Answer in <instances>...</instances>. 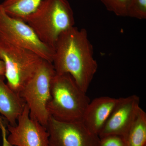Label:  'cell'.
Instances as JSON below:
<instances>
[{"mask_svg":"<svg viewBox=\"0 0 146 146\" xmlns=\"http://www.w3.org/2000/svg\"><path fill=\"white\" fill-rule=\"evenodd\" d=\"M52 63L56 74L70 75L86 93L98 65L85 29L74 27L60 35L55 46Z\"/></svg>","mask_w":146,"mask_h":146,"instance_id":"1","label":"cell"},{"mask_svg":"<svg viewBox=\"0 0 146 146\" xmlns=\"http://www.w3.org/2000/svg\"><path fill=\"white\" fill-rule=\"evenodd\" d=\"M109 11L119 16H126L129 0H101Z\"/></svg>","mask_w":146,"mask_h":146,"instance_id":"15","label":"cell"},{"mask_svg":"<svg viewBox=\"0 0 146 146\" xmlns=\"http://www.w3.org/2000/svg\"><path fill=\"white\" fill-rule=\"evenodd\" d=\"M0 58L5 65L7 84L18 94L44 60L32 51L1 41Z\"/></svg>","mask_w":146,"mask_h":146,"instance_id":"5","label":"cell"},{"mask_svg":"<svg viewBox=\"0 0 146 146\" xmlns=\"http://www.w3.org/2000/svg\"><path fill=\"white\" fill-rule=\"evenodd\" d=\"M90 102L86 92L79 87L70 75L56 74L47 106L50 117L63 121H82Z\"/></svg>","mask_w":146,"mask_h":146,"instance_id":"3","label":"cell"},{"mask_svg":"<svg viewBox=\"0 0 146 146\" xmlns=\"http://www.w3.org/2000/svg\"><path fill=\"white\" fill-rule=\"evenodd\" d=\"M119 99L103 96L90 102L82 121L91 132L99 136Z\"/></svg>","mask_w":146,"mask_h":146,"instance_id":"10","label":"cell"},{"mask_svg":"<svg viewBox=\"0 0 146 146\" xmlns=\"http://www.w3.org/2000/svg\"><path fill=\"white\" fill-rule=\"evenodd\" d=\"M126 16L143 20L146 18V0H129Z\"/></svg>","mask_w":146,"mask_h":146,"instance_id":"14","label":"cell"},{"mask_svg":"<svg viewBox=\"0 0 146 146\" xmlns=\"http://www.w3.org/2000/svg\"><path fill=\"white\" fill-rule=\"evenodd\" d=\"M9 132L7 140L14 146H50L46 129L31 118L26 104L17 123L12 126L7 123Z\"/></svg>","mask_w":146,"mask_h":146,"instance_id":"8","label":"cell"},{"mask_svg":"<svg viewBox=\"0 0 146 146\" xmlns=\"http://www.w3.org/2000/svg\"><path fill=\"white\" fill-rule=\"evenodd\" d=\"M46 128L50 146H99V136L82 121H63L50 117Z\"/></svg>","mask_w":146,"mask_h":146,"instance_id":"7","label":"cell"},{"mask_svg":"<svg viewBox=\"0 0 146 146\" xmlns=\"http://www.w3.org/2000/svg\"><path fill=\"white\" fill-rule=\"evenodd\" d=\"M5 65L3 61L0 58V77H5Z\"/></svg>","mask_w":146,"mask_h":146,"instance_id":"18","label":"cell"},{"mask_svg":"<svg viewBox=\"0 0 146 146\" xmlns=\"http://www.w3.org/2000/svg\"><path fill=\"white\" fill-rule=\"evenodd\" d=\"M99 146H128V145L125 137L111 134L100 138Z\"/></svg>","mask_w":146,"mask_h":146,"instance_id":"16","label":"cell"},{"mask_svg":"<svg viewBox=\"0 0 146 146\" xmlns=\"http://www.w3.org/2000/svg\"><path fill=\"white\" fill-rule=\"evenodd\" d=\"M0 41L30 50L44 60L52 63L54 50L43 44L24 21L6 13L1 3Z\"/></svg>","mask_w":146,"mask_h":146,"instance_id":"6","label":"cell"},{"mask_svg":"<svg viewBox=\"0 0 146 146\" xmlns=\"http://www.w3.org/2000/svg\"><path fill=\"white\" fill-rule=\"evenodd\" d=\"M4 78V77H0V114L8 124L14 126L23 111L26 103L19 94L5 83Z\"/></svg>","mask_w":146,"mask_h":146,"instance_id":"11","label":"cell"},{"mask_svg":"<svg viewBox=\"0 0 146 146\" xmlns=\"http://www.w3.org/2000/svg\"><path fill=\"white\" fill-rule=\"evenodd\" d=\"M128 146H146V113L139 108L126 137Z\"/></svg>","mask_w":146,"mask_h":146,"instance_id":"12","label":"cell"},{"mask_svg":"<svg viewBox=\"0 0 146 146\" xmlns=\"http://www.w3.org/2000/svg\"><path fill=\"white\" fill-rule=\"evenodd\" d=\"M43 0H4L1 3L6 13L22 19L36 10Z\"/></svg>","mask_w":146,"mask_h":146,"instance_id":"13","label":"cell"},{"mask_svg":"<svg viewBox=\"0 0 146 146\" xmlns=\"http://www.w3.org/2000/svg\"><path fill=\"white\" fill-rule=\"evenodd\" d=\"M0 129L1 131L3 139V146H14L9 142L7 140V129L4 121L0 116Z\"/></svg>","mask_w":146,"mask_h":146,"instance_id":"17","label":"cell"},{"mask_svg":"<svg viewBox=\"0 0 146 146\" xmlns=\"http://www.w3.org/2000/svg\"><path fill=\"white\" fill-rule=\"evenodd\" d=\"M140 98L136 95L119 98L107 121L100 134L99 138L115 134L126 138L128 132L140 107Z\"/></svg>","mask_w":146,"mask_h":146,"instance_id":"9","label":"cell"},{"mask_svg":"<svg viewBox=\"0 0 146 146\" xmlns=\"http://www.w3.org/2000/svg\"><path fill=\"white\" fill-rule=\"evenodd\" d=\"M56 74L52 63L44 59L19 93L29 108L31 117L45 127L50 117L47 106L51 98L52 85Z\"/></svg>","mask_w":146,"mask_h":146,"instance_id":"4","label":"cell"},{"mask_svg":"<svg viewBox=\"0 0 146 146\" xmlns=\"http://www.w3.org/2000/svg\"><path fill=\"white\" fill-rule=\"evenodd\" d=\"M21 20L54 50L60 35L75 25L74 12L68 0H43L33 13Z\"/></svg>","mask_w":146,"mask_h":146,"instance_id":"2","label":"cell"}]
</instances>
